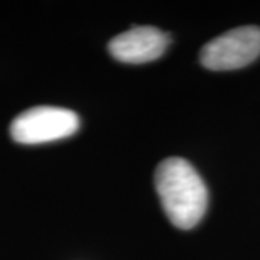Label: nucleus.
<instances>
[{
  "label": "nucleus",
  "mask_w": 260,
  "mask_h": 260,
  "mask_svg": "<svg viewBox=\"0 0 260 260\" xmlns=\"http://www.w3.org/2000/svg\"><path fill=\"white\" fill-rule=\"evenodd\" d=\"M169 43V34L150 25H139L115 36L108 44V51L122 63L142 64L160 58Z\"/></svg>",
  "instance_id": "nucleus-4"
},
{
  "label": "nucleus",
  "mask_w": 260,
  "mask_h": 260,
  "mask_svg": "<svg viewBox=\"0 0 260 260\" xmlns=\"http://www.w3.org/2000/svg\"><path fill=\"white\" fill-rule=\"evenodd\" d=\"M160 205L174 226L189 230L205 216L208 189L198 171L186 159L168 157L154 174Z\"/></svg>",
  "instance_id": "nucleus-1"
},
{
  "label": "nucleus",
  "mask_w": 260,
  "mask_h": 260,
  "mask_svg": "<svg viewBox=\"0 0 260 260\" xmlns=\"http://www.w3.org/2000/svg\"><path fill=\"white\" fill-rule=\"evenodd\" d=\"M260 56V27L243 25L218 36L203 46L201 64L211 71L238 70Z\"/></svg>",
  "instance_id": "nucleus-2"
},
{
  "label": "nucleus",
  "mask_w": 260,
  "mask_h": 260,
  "mask_svg": "<svg viewBox=\"0 0 260 260\" xmlns=\"http://www.w3.org/2000/svg\"><path fill=\"white\" fill-rule=\"evenodd\" d=\"M80 118L73 110L58 107H36L14 118L10 135L19 144H43L73 135Z\"/></svg>",
  "instance_id": "nucleus-3"
}]
</instances>
